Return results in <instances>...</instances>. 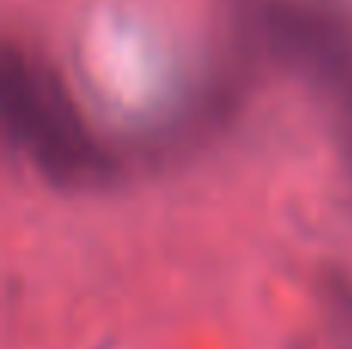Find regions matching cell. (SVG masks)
<instances>
[{
  "label": "cell",
  "instance_id": "cell-1",
  "mask_svg": "<svg viewBox=\"0 0 352 349\" xmlns=\"http://www.w3.org/2000/svg\"><path fill=\"white\" fill-rule=\"evenodd\" d=\"M6 117L22 133V142L56 173L80 177L96 167V155L68 109L53 78L41 71L28 56L10 49L3 62Z\"/></svg>",
  "mask_w": 352,
  "mask_h": 349
}]
</instances>
